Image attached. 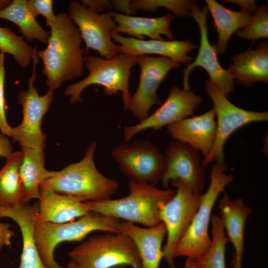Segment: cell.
Listing matches in <instances>:
<instances>
[{"mask_svg":"<svg viewBox=\"0 0 268 268\" xmlns=\"http://www.w3.org/2000/svg\"><path fill=\"white\" fill-rule=\"evenodd\" d=\"M113 159L130 180L156 185L164 169V155L152 143L144 140L124 143L111 151Z\"/></svg>","mask_w":268,"mask_h":268,"instance_id":"11","label":"cell"},{"mask_svg":"<svg viewBox=\"0 0 268 268\" xmlns=\"http://www.w3.org/2000/svg\"><path fill=\"white\" fill-rule=\"evenodd\" d=\"M67 255L82 268H114L121 266L142 268L134 244L121 232L92 235L69 251Z\"/></svg>","mask_w":268,"mask_h":268,"instance_id":"7","label":"cell"},{"mask_svg":"<svg viewBox=\"0 0 268 268\" xmlns=\"http://www.w3.org/2000/svg\"><path fill=\"white\" fill-rule=\"evenodd\" d=\"M236 35L241 38L253 41L268 37V7L266 4L260 5L253 15L249 24L245 28L238 30Z\"/></svg>","mask_w":268,"mask_h":268,"instance_id":"32","label":"cell"},{"mask_svg":"<svg viewBox=\"0 0 268 268\" xmlns=\"http://www.w3.org/2000/svg\"><path fill=\"white\" fill-rule=\"evenodd\" d=\"M35 47L32 59V70L28 81L27 90L18 92L17 99L21 106L22 120L18 126L12 128L10 137L19 143L21 148L44 149L47 135L42 132L41 124L44 116L52 104L54 91L48 89L43 95H39L34 82L37 78L36 67L38 62Z\"/></svg>","mask_w":268,"mask_h":268,"instance_id":"8","label":"cell"},{"mask_svg":"<svg viewBox=\"0 0 268 268\" xmlns=\"http://www.w3.org/2000/svg\"><path fill=\"white\" fill-rule=\"evenodd\" d=\"M184 268H198L195 259L187 258Z\"/></svg>","mask_w":268,"mask_h":268,"instance_id":"40","label":"cell"},{"mask_svg":"<svg viewBox=\"0 0 268 268\" xmlns=\"http://www.w3.org/2000/svg\"><path fill=\"white\" fill-rule=\"evenodd\" d=\"M211 243L208 250L195 259L198 268H226L225 251L228 239L220 218L217 215L211 218Z\"/></svg>","mask_w":268,"mask_h":268,"instance_id":"29","label":"cell"},{"mask_svg":"<svg viewBox=\"0 0 268 268\" xmlns=\"http://www.w3.org/2000/svg\"><path fill=\"white\" fill-rule=\"evenodd\" d=\"M226 169L224 161H216L211 167L208 187L202 195L190 226L175 246L173 251L175 258L186 257L196 259L209 249L211 239L209 236L208 226L213 207L219 195L234 180L232 175L226 174Z\"/></svg>","mask_w":268,"mask_h":268,"instance_id":"6","label":"cell"},{"mask_svg":"<svg viewBox=\"0 0 268 268\" xmlns=\"http://www.w3.org/2000/svg\"><path fill=\"white\" fill-rule=\"evenodd\" d=\"M28 7L30 13L35 18L38 15H42L46 20L47 26H50L56 19L53 9L52 0H30Z\"/></svg>","mask_w":268,"mask_h":268,"instance_id":"34","label":"cell"},{"mask_svg":"<svg viewBox=\"0 0 268 268\" xmlns=\"http://www.w3.org/2000/svg\"><path fill=\"white\" fill-rule=\"evenodd\" d=\"M170 185L176 188V193L162 207L159 216L167 231V239L163 247V259L170 268H175L174 249L192 221L202 194L194 192L180 180L171 181Z\"/></svg>","mask_w":268,"mask_h":268,"instance_id":"10","label":"cell"},{"mask_svg":"<svg viewBox=\"0 0 268 268\" xmlns=\"http://www.w3.org/2000/svg\"><path fill=\"white\" fill-rule=\"evenodd\" d=\"M120 231L128 235L134 244L142 268H160L163 259L162 243L167 233L162 222L152 227H140L121 221Z\"/></svg>","mask_w":268,"mask_h":268,"instance_id":"21","label":"cell"},{"mask_svg":"<svg viewBox=\"0 0 268 268\" xmlns=\"http://www.w3.org/2000/svg\"><path fill=\"white\" fill-rule=\"evenodd\" d=\"M96 149V143L93 141L80 161L54 171L53 176L40 186L60 194L80 197L86 201L111 199L118 190L119 184L117 180L104 176L97 169L94 161Z\"/></svg>","mask_w":268,"mask_h":268,"instance_id":"3","label":"cell"},{"mask_svg":"<svg viewBox=\"0 0 268 268\" xmlns=\"http://www.w3.org/2000/svg\"><path fill=\"white\" fill-rule=\"evenodd\" d=\"M39 208V201L19 208L0 206V217L12 219L20 229L23 246L18 268H47L38 252L34 237Z\"/></svg>","mask_w":268,"mask_h":268,"instance_id":"20","label":"cell"},{"mask_svg":"<svg viewBox=\"0 0 268 268\" xmlns=\"http://www.w3.org/2000/svg\"><path fill=\"white\" fill-rule=\"evenodd\" d=\"M137 64L140 69L139 82L131 96L128 110L140 121L149 116L153 106L162 104L157 92L158 87L167 73L181 64L168 57L148 55L137 56Z\"/></svg>","mask_w":268,"mask_h":268,"instance_id":"12","label":"cell"},{"mask_svg":"<svg viewBox=\"0 0 268 268\" xmlns=\"http://www.w3.org/2000/svg\"><path fill=\"white\" fill-rule=\"evenodd\" d=\"M13 148L8 137L0 134V157L6 158L12 152Z\"/></svg>","mask_w":268,"mask_h":268,"instance_id":"38","label":"cell"},{"mask_svg":"<svg viewBox=\"0 0 268 268\" xmlns=\"http://www.w3.org/2000/svg\"><path fill=\"white\" fill-rule=\"evenodd\" d=\"M80 2L88 9L98 13H105L113 8L110 0H81Z\"/></svg>","mask_w":268,"mask_h":268,"instance_id":"35","label":"cell"},{"mask_svg":"<svg viewBox=\"0 0 268 268\" xmlns=\"http://www.w3.org/2000/svg\"><path fill=\"white\" fill-rule=\"evenodd\" d=\"M126 197L100 201H88L91 211L107 215L144 227L161 222L162 207L174 196L176 190L160 189L156 185L130 180Z\"/></svg>","mask_w":268,"mask_h":268,"instance_id":"2","label":"cell"},{"mask_svg":"<svg viewBox=\"0 0 268 268\" xmlns=\"http://www.w3.org/2000/svg\"><path fill=\"white\" fill-rule=\"evenodd\" d=\"M35 51L22 36L17 35L10 28L0 27V52L10 54L22 67H26L32 62Z\"/></svg>","mask_w":268,"mask_h":268,"instance_id":"30","label":"cell"},{"mask_svg":"<svg viewBox=\"0 0 268 268\" xmlns=\"http://www.w3.org/2000/svg\"><path fill=\"white\" fill-rule=\"evenodd\" d=\"M11 2L10 0H0V11L8 6Z\"/></svg>","mask_w":268,"mask_h":268,"instance_id":"42","label":"cell"},{"mask_svg":"<svg viewBox=\"0 0 268 268\" xmlns=\"http://www.w3.org/2000/svg\"></svg>","mask_w":268,"mask_h":268,"instance_id":"45","label":"cell"},{"mask_svg":"<svg viewBox=\"0 0 268 268\" xmlns=\"http://www.w3.org/2000/svg\"><path fill=\"white\" fill-rule=\"evenodd\" d=\"M223 1L236 4L242 8V10L253 15L256 12L258 7L256 4L255 0H223Z\"/></svg>","mask_w":268,"mask_h":268,"instance_id":"39","label":"cell"},{"mask_svg":"<svg viewBox=\"0 0 268 268\" xmlns=\"http://www.w3.org/2000/svg\"><path fill=\"white\" fill-rule=\"evenodd\" d=\"M114 268H127V267L125 266H121L117 267Z\"/></svg>","mask_w":268,"mask_h":268,"instance_id":"44","label":"cell"},{"mask_svg":"<svg viewBox=\"0 0 268 268\" xmlns=\"http://www.w3.org/2000/svg\"><path fill=\"white\" fill-rule=\"evenodd\" d=\"M4 65L5 54L0 52V131L3 134L10 137L12 127L10 126L7 122L5 112Z\"/></svg>","mask_w":268,"mask_h":268,"instance_id":"33","label":"cell"},{"mask_svg":"<svg viewBox=\"0 0 268 268\" xmlns=\"http://www.w3.org/2000/svg\"><path fill=\"white\" fill-rule=\"evenodd\" d=\"M40 193L37 222H69L91 211L88 201L83 198L60 194L43 186Z\"/></svg>","mask_w":268,"mask_h":268,"instance_id":"19","label":"cell"},{"mask_svg":"<svg viewBox=\"0 0 268 268\" xmlns=\"http://www.w3.org/2000/svg\"><path fill=\"white\" fill-rule=\"evenodd\" d=\"M137 64V57L120 53L107 60L103 58L88 56L84 60V66L88 74L80 81L68 86L64 94L69 96L71 104L81 102V94L88 86L97 84L103 86L106 95L122 93L124 109H129L131 95L130 78L132 67Z\"/></svg>","mask_w":268,"mask_h":268,"instance_id":"5","label":"cell"},{"mask_svg":"<svg viewBox=\"0 0 268 268\" xmlns=\"http://www.w3.org/2000/svg\"><path fill=\"white\" fill-rule=\"evenodd\" d=\"M68 11L87 48L98 52L107 60L119 54L118 45L111 36L117 24L108 11L101 14L93 12L76 0L69 2Z\"/></svg>","mask_w":268,"mask_h":268,"instance_id":"13","label":"cell"},{"mask_svg":"<svg viewBox=\"0 0 268 268\" xmlns=\"http://www.w3.org/2000/svg\"><path fill=\"white\" fill-rule=\"evenodd\" d=\"M242 261L239 260L233 254L232 260L231 262V265L233 268H242Z\"/></svg>","mask_w":268,"mask_h":268,"instance_id":"41","label":"cell"},{"mask_svg":"<svg viewBox=\"0 0 268 268\" xmlns=\"http://www.w3.org/2000/svg\"><path fill=\"white\" fill-rule=\"evenodd\" d=\"M205 91L213 103L216 118V133L213 145L202 160L205 168L214 160L224 161V147L230 135L239 128L255 122L268 120V112L246 110L232 103L209 80L205 82Z\"/></svg>","mask_w":268,"mask_h":268,"instance_id":"9","label":"cell"},{"mask_svg":"<svg viewBox=\"0 0 268 268\" xmlns=\"http://www.w3.org/2000/svg\"><path fill=\"white\" fill-rule=\"evenodd\" d=\"M113 8L117 10L122 14L130 15L134 14L131 5V0H111Z\"/></svg>","mask_w":268,"mask_h":268,"instance_id":"37","label":"cell"},{"mask_svg":"<svg viewBox=\"0 0 268 268\" xmlns=\"http://www.w3.org/2000/svg\"><path fill=\"white\" fill-rule=\"evenodd\" d=\"M220 219L228 240L234 249V255L242 261L244 253L245 224L252 214V208L246 205L242 199L232 200L224 194L218 203Z\"/></svg>","mask_w":268,"mask_h":268,"instance_id":"24","label":"cell"},{"mask_svg":"<svg viewBox=\"0 0 268 268\" xmlns=\"http://www.w3.org/2000/svg\"><path fill=\"white\" fill-rule=\"evenodd\" d=\"M10 227L8 223L0 222V252L3 246L10 247L11 245V238L15 233Z\"/></svg>","mask_w":268,"mask_h":268,"instance_id":"36","label":"cell"},{"mask_svg":"<svg viewBox=\"0 0 268 268\" xmlns=\"http://www.w3.org/2000/svg\"><path fill=\"white\" fill-rule=\"evenodd\" d=\"M202 101L201 96L190 90H186L177 86H173L167 99L152 114L136 125L124 127V143H127L136 134L144 130L160 129L194 116Z\"/></svg>","mask_w":268,"mask_h":268,"instance_id":"15","label":"cell"},{"mask_svg":"<svg viewBox=\"0 0 268 268\" xmlns=\"http://www.w3.org/2000/svg\"><path fill=\"white\" fill-rule=\"evenodd\" d=\"M121 220L115 217L91 211L86 215L64 223L37 222L35 240L41 260L47 268H64L55 260L57 246L63 242L81 241L94 231L120 232Z\"/></svg>","mask_w":268,"mask_h":268,"instance_id":"4","label":"cell"},{"mask_svg":"<svg viewBox=\"0 0 268 268\" xmlns=\"http://www.w3.org/2000/svg\"><path fill=\"white\" fill-rule=\"evenodd\" d=\"M164 155V169L160 179L163 189L171 181L180 180L198 194L202 193L205 184V170L200 152L189 145L174 140Z\"/></svg>","mask_w":268,"mask_h":268,"instance_id":"14","label":"cell"},{"mask_svg":"<svg viewBox=\"0 0 268 268\" xmlns=\"http://www.w3.org/2000/svg\"><path fill=\"white\" fill-rule=\"evenodd\" d=\"M112 38L118 45L119 54L123 53L134 56L156 54L171 58L182 64L188 65L192 58L188 53L197 48L191 41L138 40L126 37L119 34L112 33Z\"/></svg>","mask_w":268,"mask_h":268,"instance_id":"18","label":"cell"},{"mask_svg":"<svg viewBox=\"0 0 268 268\" xmlns=\"http://www.w3.org/2000/svg\"><path fill=\"white\" fill-rule=\"evenodd\" d=\"M28 0H13L0 11V18L8 20L18 27L19 32L28 42L37 40L47 44L50 31L45 30L30 13Z\"/></svg>","mask_w":268,"mask_h":268,"instance_id":"28","label":"cell"},{"mask_svg":"<svg viewBox=\"0 0 268 268\" xmlns=\"http://www.w3.org/2000/svg\"><path fill=\"white\" fill-rule=\"evenodd\" d=\"M67 268H82L77 264H76L74 261L70 260L68 262L67 266Z\"/></svg>","mask_w":268,"mask_h":268,"instance_id":"43","label":"cell"},{"mask_svg":"<svg viewBox=\"0 0 268 268\" xmlns=\"http://www.w3.org/2000/svg\"><path fill=\"white\" fill-rule=\"evenodd\" d=\"M208 9L206 6L201 9L197 2L191 9V16L198 23L200 31V45L198 55L192 63L184 69L183 89L190 90L189 77L192 70L198 67L204 68L209 75V80L227 97L234 90V80L227 69L223 68L218 61L215 45L209 41L207 27Z\"/></svg>","mask_w":268,"mask_h":268,"instance_id":"16","label":"cell"},{"mask_svg":"<svg viewBox=\"0 0 268 268\" xmlns=\"http://www.w3.org/2000/svg\"><path fill=\"white\" fill-rule=\"evenodd\" d=\"M167 127L168 134L174 140L189 145L205 158L215 139V111L212 108L200 115L187 117Z\"/></svg>","mask_w":268,"mask_h":268,"instance_id":"17","label":"cell"},{"mask_svg":"<svg viewBox=\"0 0 268 268\" xmlns=\"http://www.w3.org/2000/svg\"><path fill=\"white\" fill-rule=\"evenodd\" d=\"M205 1L218 33V41L215 45L217 53L224 54L231 36L234 32L246 27L252 20L253 14L243 10L229 9L214 0H206Z\"/></svg>","mask_w":268,"mask_h":268,"instance_id":"25","label":"cell"},{"mask_svg":"<svg viewBox=\"0 0 268 268\" xmlns=\"http://www.w3.org/2000/svg\"><path fill=\"white\" fill-rule=\"evenodd\" d=\"M56 16L50 26L47 47L37 50L43 63L42 73L46 76V84L54 91L65 82L82 76L85 60L83 40L77 26L68 14L63 12Z\"/></svg>","mask_w":268,"mask_h":268,"instance_id":"1","label":"cell"},{"mask_svg":"<svg viewBox=\"0 0 268 268\" xmlns=\"http://www.w3.org/2000/svg\"><path fill=\"white\" fill-rule=\"evenodd\" d=\"M21 151L23 156L19 174L27 203L32 199L39 200L41 185L53 176L54 171H48L45 167L43 149L22 147Z\"/></svg>","mask_w":268,"mask_h":268,"instance_id":"26","label":"cell"},{"mask_svg":"<svg viewBox=\"0 0 268 268\" xmlns=\"http://www.w3.org/2000/svg\"><path fill=\"white\" fill-rule=\"evenodd\" d=\"M228 70L237 83L245 87L258 81L268 82V45L264 42L232 58Z\"/></svg>","mask_w":268,"mask_h":268,"instance_id":"23","label":"cell"},{"mask_svg":"<svg viewBox=\"0 0 268 268\" xmlns=\"http://www.w3.org/2000/svg\"><path fill=\"white\" fill-rule=\"evenodd\" d=\"M195 1L186 0H133L132 8L134 14L138 10L154 12L160 7L171 11L173 15L181 17L191 16V9Z\"/></svg>","mask_w":268,"mask_h":268,"instance_id":"31","label":"cell"},{"mask_svg":"<svg viewBox=\"0 0 268 268\" xmlns=\"http://www.w3.org/2000/svg\"><path fill=\"white\" fill-rule=\"evenodd\" d=\"M22 156L21 151L12 152L0 169V206L19 208L26 204L19 174Z\"/></svg>","mask_w":268,"mask_h":268,"instance_id":"27","label":"cell"},{"mask_svg":"<svg viewBox=\"0 0 268 268\" xmlns=\"http://www.w3.org/2000/svg\"><path fill=\"white\" fill-rule=\"evenodd\" d=\"M108 12L117 24L113 33H126L138 40H144V36L153 40H164L161 35L170 40H175L170 30L171 22L175 17L172 14L148 18L126 15L111 11Z\"/></svg>","mask_w":268,"mask_h":268,"instance_id":"22","label":"cell"}]
</instances>
